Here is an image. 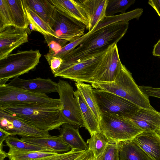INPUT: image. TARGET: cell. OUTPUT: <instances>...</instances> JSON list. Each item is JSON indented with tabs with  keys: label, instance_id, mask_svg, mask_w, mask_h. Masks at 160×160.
<instances>
[{
	"label": "cell",
	"instance_id": "26",
	"mask_svg": "<svg viewBox=\"0 0 160 160\" xmlns=\"http://www.w3.org/2000/svg\"><path fill=\"white\" fill-rule=\"evenodd\" d=\"M24 3L29 25L32 29L39 32L44 36H50L57 38L50 25Z\"/></svg>",
	"mask_w": 160,
	"mask_h": 160
},
{
	"label": "cell",
	"instance_id": "23",
	"mask_svg": "<svg viewBox=\"0 0 160 160\" xmlns=\"http://www.w3.org/2000/svg\"><path fill=\"white\" fill-rule=\"evenodd\" d=\"M27 5L50 26L56 9L50 0H24Z\"/></svg>",
	"mask_w": 160,
	"mask_h": 160
},
{
	"label": "cell",
	"instance_id": "39",
	"mask_svg": "<svg viewBox=\"0 0 160 160\" xmlns=\"http://www.w3.org/2000/svg\"><path fill=\"white\" fill-rule=\"evenodd\" d=\"M148 3L155 10L160 18V0H149Z\"/></svg>",
	"mask_w": 160,
	"mask_h": 160
},
{
	"label": "cell",
	"instance_id": "11",
	"mask_svg": "<svg viewBox=\"0 0 160 160\" xmlns=\"http://www.w3.org/2000/svg\"><path fill=\"white\" fill-rule=\"evenodd\" d=\"M60 14L88 30L89 17L81 0H50Z\"/></svg>",
	"mask_w": 160,
	"mask_h": 160
},
{
	"label": "cell",
	"instance_id": "4",
	"mask_svg": "<svg viewBox=\"0 0 160 160\" xmlns=\"http://www.w3.org/2000/svg\"><path fill=\"white\" fill-rule=\"evenodd\" d=\"M9 106L62 108L59 99L31 92L7 84L0 85V107Z\"/></svg>",
	"mask_w": 160,
	"mask_h": 160
},
{
	"label": "cell",
	"instance_id": "34",
	"mask_svg": "<svg viewBox=\"0 0 160 160\" xmlns=\"http://www.w3.org/2000/svg\"><path fill=\"white\" fill-rule=\"evenodd\" d=\"M95 160H119L117 143H109L103 152Z\"/></svg>",
	"mask_w": 160,
	"mask_h": 160
},
{
	"label": "cell",
	"instance_id": "19",
	"mask_svg": "<svg viewBox=\"0 0 160 160\" xmlns=\"http://www.w3.org/2000/svg\"><path fill=\"white\" fill-rule=\"evenodd\" d=\"M81 1L89 17L88 30L90 32L106 16L108 0H81Z\"/></svg>",
	"mask_w": 160,
	"mask_h": 160
},
{
	"label": "cell",
	"instance_id": "16",
	"mask_svg": "<svg viewBox=\"0 0 160 160\" xmlns=\"http://www.w3.org/2000/svg\"><path fill=\"white\" fill-rule=\"evenodd\" d=\"M132 140L152 160H160V134L155 131H143Z\"/></svg>",
	"mask_w": 160,
	"mask_h": 160
},
{
	"label": "cell",
	"instance_id": "1",
	"mask_svg": "<svg viewBox=\"0 0 160 160\" xmlns=\"http://www.w3.org/2000/svg\"><path fill=\"white\" fill-rule=\"evenodd\" d=\"M129 24L128 21H121L94 32L91 31V33L80 44L63 58L62 65L79 62L106 51L124 36Z\"/></svg>",
	"mask_w": 160,
	"mask_h": 160
},
{
	"label": "cell",
	"instance_id": "35",
	"mask_svg": "<svg viewBox=\"0 0 160 160\" xmlns=\"http://www.w3.org/2000/svg\"><path fill=\"white\" fill-rule=\"evenodd\" d=\"M45 41L49 48L48 53L56 52L65 46L67 41L59 39L50 36H44Z\"/></svg>",
	"mask_w": 160,
	"mask_h": 160
},
{
	"label": "cell",
	"instance_id": "40",
	"mask_svg": "<svg viewBox=\"0 0 160 160\" xmlns=\"http://www.w3.org/2000/svg\"><path fill=\"white\" fill-rule=\"evenodd\" d=\"M152 53L155 57H160V39L154 45Z\"/></svg>",
	"mask_w": 160,
	"mask_h": 160
},
{
	"label": "cell",
	"instance_id": "32",
	"mask_svg": "<svg viewBox=\"0 0 160 160\" xmlns=\"http://www.w3.org/2000/svg\"><path fill=\"white\" fill-rule=\"evenodd\" d=\"M13 26L10 10L7 0H0V31Z\"/></svg>",
	"mask_w": 160,
	"mask_h": 160
},
{
	"label": "cell",
	"instance_id": "43",
	"mask_svg": "<svg viewBox=\"0 0 160 160\" xmlns=\"http://www.w3.org/2000/svg\"><path fill=\"white\" fill-rule=\"evenodd\" d=\"M159 58H160V57H159Z\"/></svg>",
	"mask_w": 160,
	"mask_h": 160
},
{
	"label": "cell",
	"instance_id": "17",
	"mask_svg": "<svg viewBox=\"0 0 160 160\" xmlns=\"http://www.w3.org/2000/svg\"><path fill=\"white\" fill-rule=\"evenodd\" d=\"M131 119L143 131L157 132L160 125V112L155 109L140 108Z\"/></svg>",
	"mask_w": 160,
	"mask_h": 160
},
{
	"label": "cell",
	"instance_id": "33",
	"mask_svg": "<svg viewBox=\"0 0 160 160\" xmlns=\"http://www.w3.org/2000/svg\"><path fill=\"white\" fill-rule=\"evenodd\" d=\"M85 151L76 149H72L69 152L58 153L53 155L44 157L38 160H74Z\"/></svg>",
	"mask_w": 160,
	"mask_h": 160
},
{
	"label": "cell",
	"instance_id": "3",
	"mask_svg": "<svg viewBox=\"0 0 160 160\" xmlns=\"http://www.w3.org/2000/svg\"><path fill=\"white\" fill-rule=\"evenodd\" d=\"M94 88L114 93L131 102L140 108L152 110L149 98L140 89L131 73L122 64L114 81L110 82H93Z\"/></svg>",
	"mask_w": 160,
	"mask_h": 160
},
{
	"label": "cell",
	"instance_id": "13",
	"mask_svg": "<svg viewBox=\"0 0 160 160\" xmlns=\"http://www.w3.org/2000/svg\"><path fill=\"white\" fill-rule=\"evenodd\" d=\"M28 31L13 26L7 27L0 31V60L28 42Z\"/></svg>",
	"mask_w": 160,
	"mask_h": 160
},
{
	"label": "cell",
	"instance_id": "9",
	"mask_svg": "<svg viewBox=\"0 0 160 160\" xmlns=\"http://www.w3.org/2000/svg\"><path fill=\"white\" fill-rule=\"evenodd\" d=\"M101 111L115 113L131 118L140 108L130 101L110 92L93 89Z\"/></svg>",
	"mask_w": 160,
	"mask_h": 160
},
{
	"label": "cell",
	"instance_id": "29",
	"mask_svg": "<svg viewBox=\"0 0 160 160\" xmlns=\"http://www.w3.org/2000/svg\"><path fill=\"white\" fill-rule=\"evenodd\" d=\"M110 142L109 140L102 133L98 132L91 135L86 143L88 144V149L91 150L95 159L100 155L104 151L107 145Z\"/></svg>",
	"mask_w": 160,
	"mask_h": 160
},
{
	"label": "cell",
	"instance_id": "6",
	"mask_svg": "<svg viewBox=\"0 0 160 160\" xmlns=\"http://www.w3.org/2000/svg\"><path fill=\"white\" fill-rule=\"evenodd\" d=\"M41 56L39 50L31 49L10 54L0 60V85L34 69Z\"/></svg>",
	"mask_w": 160,
	"mask_h": 160
},
{
	"label": "cell",
	"instance_id": "18",
	"mask_svg": "<svg viewBox=\"0 0 160 160\" xmlns=\"http://www.w3.org/2000/svg\"><path fill=\"white\" fill-rule=\"evenodd\" d=\"M20 139L24 142L48 148L58 153L68 152L72 149L60 135L46 137H22Z\"/></svg>",
	"mask_w": 160,
	"mask_h": 160
},
{
	"label": "cell",
	"instance_id": "42",
	"mask_svg": "<svg viewBox=\"0 0 160 160\" xmlns=\"http://www.w3.org/2000/svg\"><path fill=\"white\" fill-rule=\"evenodd\" d=\"M158 133L160 134V125L157 132Z\"/></svg>",
	"mask_w": 160,
	"mask_h": 160
},
{
	"label": "cell",
	"instance_id": "36",
	"mask_svg": "<svg viewBox=\"0 0 160 160\" xmlns=\"http://www.w3.org/2000/svg\"><path fill=\"white\" fill-rule=\"evenodd\" d=\"M143 93L147 97H153L160 98V88L150 86H139Z\"/></svg>",
	"mask_w": 160,
	"mask_h": 160
},
{
	"label": "cell",
	"instance_id": "27",
	"mask_svg": "<svg viewBox=\"0 0 160 160\" xmlns=\"http://www.w3.org/2000/svg\"><path fill=\"white\" fill-rule=\"evenodd\" d=\"M58 153L42 151H22L9 148L8 157L10 160H38Z\"/></svg>",
	"mask_w": 160,
	"mask_h": 160
},
{
	"label": "cell",
	"instance_id": "24",
	"mask_svg": "<svg viewBox=\"0 0 160 160\" xmlns=\"http://www.w3.org/2000/svg\"><path fill=\"white\" fill-rule=\"evenodd\" d=\"M9 5L13 26L28 30L29 21L23 0H7Z\"/></svg>",
	"mask_w": 160,
	"mask_h": 160
},
{
	"label": "cell",
	"instance_id": "12",
	"mask_svg": "<svg viewBox=\"0 0 160 160\" xmlns=\"http://www.w3.org/2000/svg\"><path fill=\"white\" fill-rule=\"evenodd\" d=\"M50 26L57 38L69 42L75 41L83 35L86 28L84 26L73 22L60 14L57 9L53 21Z\"/></svg>",
	"mask_w": 160,
	"mask_h": 160
},
{
	"label": "cell",
	"instance_id": "25",
	"mask_svg": "<svg viewBox=\"0 0 160 160\" xmlns=\"http://www.w3.org/2000/svg\"><path fill=\"white\" fill-rule=\"evenodd\" d=\"M75 85L85 102L98 121L101 119V111L93 92L91 84L82 82H75Z\"/></svg>",
	"mask_w": 160,
	"mask_h": 160
},
{
	"label": "cell",
	"instance_id": "2",
	"mask_svg": "<svg viewBox=\"0 0 160 160\" xmlns=\"http://www.w3.org/2000/svg\"><path fill=\"white\" fill-rule=\"evenodd\" d=\"M61 108L7 106L0 109L40 130H59L66 123L61 114Z\"/></svg>",
	"mask_w": 160,
	"mask_h": 160
},
{
	"label": "cell",
	"instance_id": "20",
	"mask_svg": "<svg viewBox=\"0 0 160 160\" xmlns=\"http://www.w3.org/2000/svg\"><path fill=\"white\" fill-rule=\"evenodd\" d=\"M117 144L119 160H152L132 139L121 141Z\"/></svg>",
	"mask_w": 160,
	"mask_h": 160
},
{
	"label": "cell",
	"instance_id": "7",
	"mask_svg": "<svg viewBox=\"0 0 160 160\" xmlns=\"http://www.w3.org/2000/svg\"><path fill=\"white\" fill-rule=\"evenodd\" d=\"M106 51L79 62L61 65L54 76L68 79L76 82L91 84L93 82V77L95 71Z\"/></svg>",
	"mask_w": 160,
	"mask_h": 160
},
{
	"label": "cell",
	"instance_id": "31",
	"mask_svg": "<svg viewBox=\"0 0 160 160\" xmlns=\"http://www.w3.org/2000/svg\"><path fill=\"white\" fill-rule=\"evenodd\" d=\"M90 32H88L75 41L69 42L58 51L50 54L48 53L44 55L48 64H49L51 59L53 57L62 58L66 54L80 44L90 34Z\"/></svg>",
	"mask_w": 160,
	"mask_h": 160
},
{
	"label": "cell",
	"instance_id": "10",
	"mask_svg": "<svg viewBox=\"0 0 160 160\" xmlns=\"http://www.w3.org/2000/svg\"><path fill=\"white\" fill-rule=\"evenodd\" d=\"M122 63L117 43L111 45L104 54L94 74L93 82H110L114 80Z\"/></svg>",
	"mask_w": 160,
	"mask_h": 160
},
{
	"label": "cell",
	"instance_id": "37",
	"mask_svg": "<svg viewBox=\"0 0 160 160\" xmlns=\"http://www.w3.org/2000/svg\"><path fill=\"white\" fill-rule=\"evenodd\" d=\"M63 62L62 58L59 57H53L52 58L49 64L52 74L54 75L58 70Z\"/></svg>",
	"mask_w": 160,
	"mask_h": 160
},
{
	"label": "cell",
	"instance_id": "21",
	"mask_svg": "<svg viewBox=\"0 0 160 160\" xmlns=\"http://www.w3.org/2000/svg\"><path fill=\"white\" fill-rule=\"evenodd\" d=\"M74 96L78 104L84 127L91 135L100 132L98 121L78 90L74 92Z\"/></svg>",
	"mask_w": 160,
	"mask_h": 160
},
{
	"label": "cell",
	"instance_id": "5",
	"mask_svg": "<svg viewBox=\"0 0 160 160\" xmlns=\"http://www.w3.org/2000/svg\"><path fill=\"white\" fill-rule=\"evenodd\" d=\"M99 126V132L111 143L132 140L143 131L128 118L102 111Z\"/></svg>",
	"mask_w": 160,
	"mask_h": 160
},
{
	"label": "cell",
	"instance_id": "22",
	"mask_svg": "<svg viewBox=\"0 0 160 160\" xmlns=\"http://www.w3.org/2000/svg\"><path fill=\"white\" fill-rule=\"evenodd\" d=\"M59 130L63 140L72 149L83 151L88 149L87 143L80 135L78 128L66 123L61 126Z\"/></svg>",
	"mask_w": 160,
	"mask_h": 160
},
{
	"label": "cell",
	"instance_id": "38",
	"mask_svg": "<svg viewBox=\"0 0 160 160\" xmlns=\"http://www.w3.org/2000/svg\"><path fill=\"white\" fill-rule=\"evenodd\" d=\"M12 135L11 133L0 128V150H3V142L8 137Z\"/></svg>",
	"mask_w": 160,
	"mask_h": 160
},
{
	"label": "cell",
	"instance_id": "15",
	"mask_svg": "<svg viewBox=\"0 0 160 160\" xmlns=\"http://www.w3.org/2000/svg\"><path fill=\"white\" fill-rule=\"evenodd\" d=\"M0 116L7 120V124L3 129L12 133L25 137H41L52 136L48 131L40 130L0 109Z\"/></svg>",
	"mask_w": 160,
	"mask_h": 160
},
{
	"label": "cell",
	"instance_id": "8",
	"mask_svg": "<svg viewBox=\"0 0 160 160\" xmlns=\"http://www.w3.org/2000/svg\"><path fill=\"white\" fill-rule=\"evenodd\" d=\"M57 83V92L62 104L61 114L63 120L76 128L84 127L73 87L68 82L60 79Z\"/></svg>",
	"mask_w": 160,
	"mask_h": 160
},
{
	"label": "cell",
	"instance_id": "41",
	"mask_svg": "<svg viewBox=\"0 0 160 160\" xmlns=\"http://www.w3.org/2000/svg\"><path fill=\"white\" fill-rule=\"evenodd\" d=\"M8 157L7 153L3 150H0V160H4V159Z\"/></svg>",
	"mask_w": 160,
	"mask_h": 160
},
{
	"label": "cell",
	"instance_id": "28",
	"mask_svg": "<svg viewBox=\"0 0 160 160\" xmlns=\"http://www.w3.org/2000/svg\"><path fill=\"white\" fill-rule=\"evenodd\" d=\"M9 148L22 151H42L54 152L44 148L22 141L14 135L10 136L5 141Z\"/></svg>",
	"mask_w": 160,
	"mask_h": 160
},
{
	"label": "cell",
	"instance_id": "14",
	"mask_svg": "<svg viewBox=\"0 0 160 160\" xmlns=\"http://www.w3.org/2000/svg\"><path fill=\"white\" fill-rule=\"evenodd\" d=\"M7 84L31 92L46 94L57 92L58 83L49 78L45 79L39 77L24 79L17 77L10 80Z\"/></svg>",
	"mask_w": 160,
	"mask_h": 160
},
{
	"label": "cell",
	"instance_id": "30",
	"mask_svg": "<svg viewBox=\"0 0 160 160\" xmlns=\"http://www.w3.org/2000/svg\"><path fill=\"white\" fill-rule=\"evenodd\" d=\"M135 1V0H108L106 15L112 16L118 12L124 13L126 10Z\"/></svg>",
	"mask_w": 160,
	"mask_h": 160
}]
</instances>
